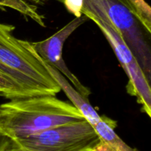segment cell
Wrapping results in <instances>:
<instances>
[{
	"mask_svg": "<svg viewBox=\"0 0 151 151\" xmlns=\"http://www.w3.org/2000/svg\"><path fill=\"white\" fill-rule=\"evenodd\" d=\"M88 20L89 19L83 14L80 17H75L49 38L42 41L32 42L34 50L43 61L63 74L71 81L75 88L87 99L91 94V90L83 85L66 66L63 59V48L65 41L72 33Z\"/></svg>",
	"mask_w": 151,
	"mask_h": 151,
	"instance_id": "obj_6",
	"label": "cell"
},
{
	"mask_svg": "<svg viewBox=\"0 0 151 151\" xmlns=\"http://www.w3.org/2000/svg\"><path fill=\"white\" fill-rule=\"evenodd\" d=\"M0 96L7 99H16L30 96L29 93L10 77L0 71Z\"/></svg>",
	"mask_w": 151,
	"mask_h": 151,
	"instance_id": "obj_10",
	"label": "cell"
},
{
	"mask_svg": "<svg viewBox=\"0 0 151 151\" xmlns=\"http://www.w3.org/2000/svg\"><path fill=\"white\" fill-rule=\"evenodd\" d=\"M116 122L106 116H101V119L94 126V129L100 140L109 144L114 151H139L125 143L115 132Z\"/></svg>",
	"mask_w": 151,
	"mask_h": 151,
	"instance_id": "obj_8",
	"label": "cell"
},
{
	"mask_svg": "<svg viewBox=\"0 0 151 151\" xmlns=\"http://www.w3.org/2000/svg\"><path fill=\"white\" fill-rule=\"evenodd\" d=\"M64 5L66 10L75 17L82 16V8L83 0H58Z\"/></svg>",
	"mask_w": 151,
	"mask_h": 151,
	"instance_id": "obj_12",
	"label": "cell"
},
{
	"mask_svg": "<svg viewBox=\"0 0 151 151\" xmlns=\"http://www.w3.org/2000/svg\"><path fill=\"white\" fill-rule=\"evenodd\" d=\"M11 143V139L0 133V151H4Z\"/></svg>",
	"mask_w": 151,
	"mask_h": 151,
	"instance_id": "obj_13",
	"label": "cell"
},
{
	"mask_svg": "<svg viewBox=\"0 0 151 151\" xmlns=\"http://www.w3.org/2000/svg\"><path fill=\"white\" fill-rule=\"evenodd\" d=\"M146 31L151 33V8L145 0H125Z\"/></svg>",
	"mask_w": 151,
	"mask_h": 151,
	"instance_id": "obj_11",
	"label": "cell"
},
{
	"mask_svg": "<svg viewBox=\"0 0 151 151\" xmlns=\"http://www.w3.org/2000/svg\"><path fill=\"white\" fill-rule=\"evenodd\" d=\"M15 26L0 23V71L24 89L30 96H56L60 87L32 42L16 38Z\"/></svg>",
	"mask_w": 151,
	"mask_h": 151,
	"instance_id": "obj_2",
	"label": "cell"
},
{
	"mask_svg": "<svg viewBox=\"0 0 151 151\" xmlns=\"http://www.w3.org/2000/svg\"><path fill=\"white\" fill-rule=\"evenodd\" d=\"M10 8L20 13L27 20L31 19L42 28H45V16L40 13L39 7L27 0H0V9Z\"/></svg>",
	"mask_w": 151,
	"mask_h": 151,
	"instance_id": "obj_9",
	"label": "cell"
},
{
	"mask_svg": "<svg viewBox=\"0 0 151 151\" xmlns=\"http://www.w3.org/2000/svg\"><path fill=\"white\" fill-rule=\"evenodd\" d=\"M82 14L92 20L101 30L128 76L127 90L128 93L137 97V102L142 105L143 111L150 117V81L102 6L97 0H83Z\"/></svg>",
	"mask_w": 151,
	"mask_h": 151,
	"instance_id": "obj_3",
	"label": "cell"
},
{
	"mask_svg": "<svg viewBox=\"0 0 151 151\" xmlns=\"http://www.w3.org/2000/svg\"><path fill=\"white\" fill-rule=\"evenodd\" d=\"M46 65L51 76L58 83L59 87H60V90H63L72 103V105H74L83 115L84 118L94 127L100 121L101 116L89 103L88 99L84 97L79 91L74 88L73 86L69 82L66 77L60 73L58 70L47 64Z\"/></svg>",
	"mask_w": 151,
	"mask_h": 151,
	"instance_id": "obj_7",
	"label": "cell"
},
{
	"mask_svg": "<svg viewBox=\"0 0 151 151\" xmlns=\"http://www.w3.org/2000/svg\"><path fill=\"white\" fill-rule=\"evenodd\" d=\"M4 151H34L31 150L27 149V148H25L24 147L20 146V145L17 144L15 142H13V141L11 140V143L9 145L8 147L6 148L4 150Z\"/></svg>",
	"mask_w": 151,
	"mask_h": 151,
	"instance_id": "obj_14",
	"label": "cell"
},
{
	"mask_svg": "<svg viewBox=\"0 0 151 151\" xmlns=\"http://www.w3.org/2000/svg\"><path fill=\"white\" fill-rule=\"evenodd\" d=\"M13 142L34 151H92L100 139L93 126L84 120L52 127Z\"/></svg>",
	"mask_w": 151,
	"mask_h": 151,
	"instance_id": "obj_4",
	"label": "cell"
},
{
	"mask_svg": "<svg viewBox=\"0 0 151 151\" xmlns=\"http://www.w3.org/2000/svg\"><path fill=\"white\" fill-rule=\"evenodd\" d=\"M84 120L72 104L52 95L11 99L0 105V133L13 141Z\"/></svg>",
	"mask_w": 151,
	"mask_h": 151,
	"instance_id": "obj_1",
	"label": "cell"
},
{
	"mask_svg": "<svg viewBox=\"0 0 151 151\" xmlns=\"http://www.w3.org/2000/svg\"><path fill=\"white\" fill-rule=\"evenodd\" d=\"M92 151H114L109 144L100 140V142L96 145Z\"/></svg>",
	"mask_w": 151,
	"mask_h": 151,
	"instance_id": "obj_15",
	"label": "cell"
},
{
	"mask_svg": "<svg viewBox=\"0 0 151 151\" xmlns=\"http://www.w3.org/2000/svg\"><path fill=\"white\" fill-rule=\"evenodd\" d=\"M27 1L39 7V6H44L49 0H27Z\"/></svg>",
	"mask_w": 151,
	"mask_h": 151,
	"instance_id": "obj_16",
	"label": "cell"
},
{
	"mask_svg": "<svg viewBox=\"0 0 151 151\" xmlns=\"http://www.w3.org/2000/svg\"><path fill=\"white\" fill-rule=\"evenodd\" d=\"M107 14L111 23L131 53L147 79L151 78V50L145 30L129 4L125 0H97Z\"/></svg>",
	"mask_w": 151,
	"mask_h": 151,
	"instance_id": "obj_5",
	"label": "cell"
}]
</instances>
